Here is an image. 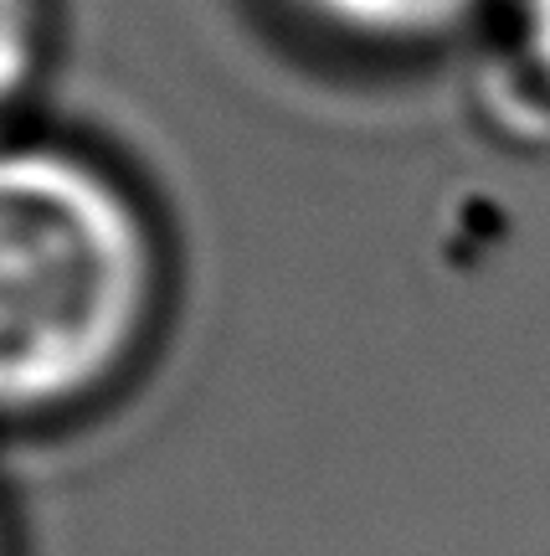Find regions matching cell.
<instances>
[{
    "mask_svg": "<svg viewBox=\"0 0 550 556\" xmlns=\"http://www.w3.org/2000/svg\"><path fill=\"white\" fill-rule=\"evenodd\" d=\"M150 201L62 139H0V422L78 413L129 377L165 315Z\"/></svg>",
    "mask_w": 550,
    "mask_h": 556,
    "instance_id": "obj_1",
    "label": "cell"
},
{
    "mask_svg": "<svg viewBox=\"0 0 550 556\" xmlns=\"http://www.w3.org/2000/svg\"><path fill=\"white\" fill-rule=\"evenodd\" d=\"M273 5L304 37L371 62L437 58L504 11V0H273Z\"/></svg>",
    "mask_w": 550,
    "mask_h": 556,
    "instance_id": "obj_2",
    "label": "cell"
},
{
    "mask_svg": "<svg viewBox=\"0 0 550 556\" xmlns=\"http://www.w3.org/2000/svg\"><path fill=\"white\" fill-rule=\"evenodd\" d=\"M47 62V5L41 0H0V139L5 124L31 99Z\"/></svg>",
    "mask_w": 550,
    "mask_h": 556,
    "instance_id": "obj_3",
    "label": "cell"
},
{
    "mask_svg": "<svg viewBox=\"0 0 550 556\" xmlns=\"http://www.w3.org/2000/svg\"><path fill=\"white\" fill-rule=\"evenodd\" d=\"M499 26L510 37L520 73L530 78L540 99H550V0H504Z\"/></svg>",
    "mask_w": 550,
    "mask_h": 556,
    "instance_id": "obj_4",
    "label": "cell"
},
{
    "mask_svg": "<svg viewBox=\"0 0 550 556\" xmlns=\"http://www.w3.org/2000/svg\"><path fill=\"white\" fill-rule=\"evenodd\" d=\"M0 556H11V536H5V516H0Z\"/></svg>",
    "mask_w": 550,
    "mask_h": 556,
    "instance_id": "obj_5",
    "label": "cell"
}]
</instances>
